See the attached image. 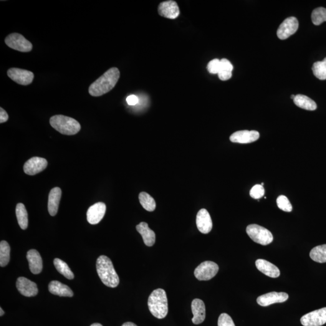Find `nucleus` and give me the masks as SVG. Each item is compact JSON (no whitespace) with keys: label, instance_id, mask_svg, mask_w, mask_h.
Segmentation results:
<instances>
[{"label":"nucleus","instance_id":"12","mask_svg":"<svg viewBox=\"0 0 326 326\" xmlns=\"http://www.w3.org/2000/svg\"><path fill=\"white\" fill-rule=\"evenodd\" d=\"M289 298L287 293L271 292L267 293L257 298V302L261 307H268L277 303H284Z\"/></svg>","mask_w":326,"mask_h":326},{"label":"nucleus","instance_id":"23","mask_svg":"<svg viewBox=\"0 0 326 326\" xmlns=\"http://www.w3.org/2000/svg\"><path fill=\"white\" fill-rule=\"evenodd\" d=\"M49 290L51 294L58 296L68 297L73 296V292L68 286L62 284L57 280L50 283Z\"/></svg>","mask_w":326,"mask_h":326},{"label":"nucleus","instance_id":"39","mask_svg":"<svg viewBox=\"0 0 326 326\" xmlns=\"http://www.w3.org/2000/svg\"><path fill=\"white\" fill-rule=\"evenodd\" d=\"M122 326H137L134 323H131V322H126L125 323H124V324Z\"/></svg>","mask_w":326,"mask_h":326},{"label":"nucleus","instance_id":"1","mask_svg":"<svg viewBox=\"0 0 326 326\" xmlns=\"http://www.w3.org/2000/svg\"><path fill=\"white\" fill-rule=\"evenodd\" d=\"M120 75V71L117 68H110L90 85L88 92L93 97H99L107 94L115 87Z\"/></svg>","mask_w":326,"mask_h":326},{"label":"nucleus","instance_id":"28","mask_svg":"<svg viewBox=\"0 0 326 326\" xmlns=\"http://www.w3.org/2000/svg\"><path fill=\"white\" fill-rule=\"evenodd\" d=\"M310 257L313 261L318 263L326 262V244L313 248L310 252Z\"/></svg>","mask_w":326,"mask_h":326},{"label":"nucleus","instance_id":"7","mask_svg":"<svg viewBox=\"0 0 326 326\" xmlns=\"http://www.w3.org/2000/svg\"><path fill=\"white\" fill-rule=\"evenodd\" d=\"M219 271V267L216 263L206 261L202 263L194 270V276L200 281H207L216 276Z\"/></svg>","mask_w":326,"mask_h":326},{"label":"nucleus","instance_id":"26","mask_svg":"<svg viewBox=\"0 0 326 326\" xmlns=\"http://www.w3.org/2000/svg\"><path fill=\"white\" fill-rule=\"evenodd\" d=\"M16 215L18 222L21 229L26 230L28 227V214L24 205L22 203L17 204L16 207Z\"/></svg>","mask_w":326,"mask_h":326},{"label":"nucleus","instance_id":"25","mask_svg":"<svg viewBox=\"0 0 326 326\" xmlns=\"http://www.w3.org/2000/svg\"><path fill=\"white\" fill-rule=\"evenodd\" d=\"M233 66L228 59H222L221 60V68L218 73V77L221 80H227L232 77V71Z\"/></svg>","mask_w":326,"mask_h":326},{"label":"nucleus","instance_id":"24","mask_svg":"<svg viewBox=\"0 0 326 326\" xmlns=\"http://www.w3.org/2000/svg\"><path fill=\"white\" fill-rule=\"evenodd\" d=\"M294 102L297 107L306 110L314 111L317 108V104L314 101L305 95H297L295 96Z\"/></svg>","mask_w":326,"mask_h":326},{"label":"nucleus","instance_id":"27","mask_svg":"<svg viewBox=\"0 0 326 326\" xmlns=\"http://www.w3.org/2000/svg\"><path fill=\"white\" fill-rule=\"evenodd\" d=\"M54 265L57 268V271L64 275L65 278L68 280L74 279L75 275L72 270L70 269L68 265L63 260L59 259H55L54 260Z\"/></svg>","mask_w":326,"mask_h":326},{"label":"nucleus","instance_id":"41","mask_svg":"<svg viewBox=\"0 0 326 326\" xmlns=\"http://www.w3.org/2000/svg\"><path fill=\"white\" fill-rule=\"evenodd\" d=\"M90 326H103L101 324H99V323H94V324H92Z\"/></svg>","mask_w":326,"mask_h":326},{"label":"nucleus","instance_id":"42","mask_svg":"<svg viewBox=\"0 0 326 326\" xmlns=\"http://www.w3.org/2000/svg\"><path fill=\"white\" fill-rule=\"evenodd\" d=\"M295 97V96L293 95L291 96V97H291V98H292V99L294 100Z\"/></svg>","mask_w":326,"mask_h":326},{"label":"nucleus","instance_id":"15","mask_svg":"<svg viewBox=\"0 0 326 326\" xmlns=\"http://www.w3.org/2000/svg\"><path fill=\"white\" fill-rule=\"evenodd\" d=\"M106 205L103 203H97L88 209L87 217L90 224L96 225L99 223L104 217L106 212Z\"/></svg>","mask_w":326,"mask_h":326},{"label":"nucleus","instance_id":"36","mask_svg":"<svg viewBox=\"0 0 326 326\" xmlns=\"http://www.w3.org/2000/svg\"><path fill=\"white\" fill-rule=\"evenodd\" d=\"M221 68V60L214 59L211 60L207 65V70L211 74H218Z\"/></svg>","mask_w":326,"mask_h":326},{"label":"nucleus","instance_id":"19","mask_svg":"<svg viewBox=\"0 0 326 326\" xmlns=\"http://www.w3.org/2000/svg\"><path fill=\"white\" fill-rule=\"evenodd\" d=\"M30 271L34 274H38L42 270V260L39 252L36 249H30L27 253Z\"/></svg>","mask_w":326,"mask_h":326},{"label":"nucleus","instance_id":"13","mask_svg":"<svg viewBox=\"0 0 326 326\" xmlns=\"http://www.w3.org/2000/svg\"><path fill=\"white\" fill-rule=\"evenodd\" d=\"M16 286L20 294L24 296L34 297L38 293L37 284L23 277H19L17 279Z\"/></svg>","mask_w":326,"mask_h":326},{"label":"nucleus","instance_id":"30","mask_svg":"<svg viewBox=\"0 0 326 326\" xmlns=\"http://www.w3.org/2000/svg\"><path fill=\"white\" fill-rule=\"evenodd\" d=\"M11 248L6 241H2L0 243V266L6 267L10 260Z\"/></svg>","mask_w":326,"mask_h":326},{"label":"nucleus","instance_id":"38","mask_svg":"<svg viewBox=\"0 0 326 326\" xmlns=\"http://www.w3.org/2000/svg\"><path fill=\"white\" fill-rule=\"evenodd\" d=\"M9 119V115L6 111L0 108V123H2L7 122Z\"/></svg>","mask_w":326,"mask_h":326},{"label":"nucleus","instance_id":"20","mask_svg":"<svg viewBox=\"0 0 326 326\" xmlns=\"http://www.w3.org/2000/svg\"><path fill=\"white\" fill-rule=\"evenodd\" d=\"M256 266L260 272L267 275V276L271 278H277L280 276V271L279 269L275 265L266 260H257Z\"/></svg>","mask_w":326,"mask_h":326},{"label":"nucleus","instance_id":"14","mask_svg":"<svg viewBox=\"0 0 326 326\" xmlns=\"http://www.w3.org/2000/svg\"><path fill=\"white\" fill-rule=\"evenodd\" d=\"M260 137L259 132L256 131H239L232 134L230 140L232 143L247 144L254 142Z\"/></svg>","mask_w":326,"mask_h":326},{"label":"nucleus","instance_id":"6","mask_svg":"<svg viewBox=\"0 0 326 326\" xmlns=\"http://www.w3.org/2000/svg\"><path fill=\"white\" fill-rule=\"evenodd\" d=\"M5 43L11 49L20 52H30L33 49L31 42L18 33H13L5 38Z\"/></svg>","mask_w":326,"mask_h":326},{"label":"nucleus","instance_id":"16","mask_svg":"<svg viewBox=\"0 0 326 326\" xmlns=\"http://www.w3.org/2000/svg\"><path fill=\"white\" fill-rule=\"evenodd\" d=\"M158 14L166 19H175L179 15L178 4L173 0L161 2L158 6Z\"/></svg>","mask_w":326,"mask_h":326},{"label":"nucleus","instance_id":"40","mask_svg":"<svg viewBox=\"0 0 326 326\" xmlns=\"http://www.w3.org/2000/svg\"><path fill=\"white\" fill-rule=\"evenodd\" d=\"M0 312H1V313H0V316L2 317V316L4 314V312L3 311V310H2L1 307H0Z\"/></svg>","mask_w":326,"mask_h":326},{"label":"nucleus","instance_id":"8","mask_svg":"<svg viewBox=\"0 0 326 326\" xmlns=\"http://www.w3.org/2000/svg\"><path fill=\"white\" fill-rule=\"evenodd\" d=\"M7 74L13 81L21 85L31 84L34 79V73L18 68H10L7 70Z\"/></svg>","mask_w":326,"mask_h":326},{"label":"nucleus","instance_id":"9","mask_svg":"<svg viewBox=\"0 0 326 326\" xmlns=\"http://www.w3.org/2000/svg\"><path fill=\"white\" fill-rule=\"evenodd\" d=\"M304 326H322L326 323V307L314 310L303 316L300 320Z\"/></svg>","mask_w":326,"mask_h":326},{"label":"nucleus","instance_id":"21","mask_svg":"<svg viewBox=\"0 0 326 326\" xmlns=\"http://www.w3.org/2000/svg\"><path fill=\"white\" fill-rule=\"evenodd\" d=\"M62 191L59 188H55L50 191L48 201V211L50 215L55 216L57 214L61 198Z\"/></svg>","mask_w":326,"mask_h":326},{"label":"nucleus","instance_id":"5","mask_svg":"<svg viewBox=\"0 0 326 326\" xmlns=\"http://www.w3.org/2000/svg\"><path fill=\"white\" fill-rule=\"evenodd\" d=\"M247 232L250 238L256 243L268 245L273 241V236L268 230L257 224L249 225Z\"/></svg>","mask_w":326,"mask_h":326},{"label":"nucleus","instance_id":"10","mask_svg":"<svg viewBox=\"0 0 326 326\" xmlns=\"http://www.w3.org/2000/svg\"><path fill=\"white\" fill-rule=\"evenodd\" d=\"M299 28V21L295 17L286 19L277 30V35L279 39L284 40L294 34Z\"/></svg>","mask_w":326,"mask_h":326},{"label":"nucleus","instance_id":"3","mask_svg":"<svg viewBox=\"0 0 326 326\" xmlns=\"http://www.w3.org/2000/svg\"><path fill=\"white\" fill-rule=\"evenodd\" d=\"M149 309L152 315L158 319L165 318L168 313V301L166 292L163 289H156L148 299Z\"/></svg>","mask_w":326,"mask_h":326},{"label":"nucleus","instance_id":"17","mask_svg":"<svg viewBox=\"0 0 326 326\" xmlns=\"http://www.w3.org/2000/svg\"><path fill=\"white\" fill-rule=\"evenodd\" d=\"M196 226L199 231L203 234H208L211 231L213 223L211 215L206 209H201L196 216Z\"/></svg>","mask_w":326,"mask_h":326},{"label":"nucleus","instance_id":"22","mask_svg":"<svg viewBox=\"0 0 326 326\" xmlns=\"http://www.w3.org/2000/svg\"><path fill=\"white\" fill-rule=\"evenodd\" d=\"M136 230L141 235L146 246H153L155 242V234L146 222H141L136 227Z\"/></svg>","mask_w":326,"mask_h":326},{"label":"nucleus","instance_id":"34","mask_svg":"<svg viewBox=\"0 0 326 326\" xmlns=\"http://www.w3.org/2000/svg\"><path fill=\"white\" fill-rule=\"evenodd\" d=\"M265 192L264 187L260 185V184H256V185L252 187L251 191H250L249 194L251 198L259 199L264 196Z\"/></svg>","mask_w":326,"mask_h":326},{"label":"nucleus","instance_id":"2","mask_svg":"<svg viewBox=\"0 0 326 326\" xmlns=\"http://www.w3.org/2000/svg\"><path fill=\"white\" fill-rule=\"evenodd\" d=\"M98 277L103 284L110 288L117 287L120 280L110 259L106 256H100L96 262Z\"/></svg>","mask_w":326,"mask_h":326},{"label":"nucleus","instance_id":"37","mask_svg":"<svg viewBox=\"0 0 326 326\" xmlns=\"http://www.w3.org/2000/svg\"><path fill=\"white\" fill-rule=\"evenodd\" d=\"M126 101H127L128 105L131 106L135 105L137 104V103L139 102L137 96H136L135 95H131L130 96H128L127 98H126Z\"/></svg>","mask_w":326,"mask_h":326},{"label":"nucleus","instance_id":"33","mask_svg":"<svg viewBox=\"0 0 326 326\" xmlns=\"http://www.w3.org/2000/svg\"><path fill=\"white\" fill-rule=\"evenodd\" d=\"M277 204L278 207L283 211L290 212L292 211V205L287 196L281 195L278 197Z\"/></svg>","mask_w":326,"mask_h":326},{"label":"nucleus","instance_id":"32","mask_svg":"<svg viewBox=\"0 0 326 326\" xmlns=\"http://www.w3.org/2000/svg\"><path fill=\"white\" fill-rule=\"evenodd\" d=\"M313 24L319 26L323 22L326 21V9L320 7L313 10L311 15Z\"/></svg>","mask_w":326,"mask_h":326},{"label":"nucleus","instance_id":"11","mask_svg":"<svg viewBox=\"0 0 326 326\" xmlns=\"http://www.w3.org/2000/svg\"><path fill=\"white\" fill-rule=\"evenodd\" d=\"M47 164V161L45 159L35 156L29 159L25 163L24 171L27 175H35L46 169Z\"/></svg>","mask_w":326,"mask_h":326},{"label":"nucleus","instance_id":"35","mask_svg":"<svg viewBox=\"0 0 326 326\" xmlns=\"http://www.w3.org/2000/svg\"><path fill=\"white\" fill-rule=\"evenodd\" d=\"M217 324L218 326H236L230 316L226 313H222L219 316Z\"/></svg>","mask_w":326,"mask_h":326},{"label":"nucleus","instance_id":"18","mask_svg":"<svg viewBox=\"0 0 326 326\" xmlns=\"http://www.w3.org/2000/svg\"><path fill=\"white\" fill-rule=\"evenodd\" d=\"M191 307L193 314L192 322L194 325L201 324L206 318V307L203 301L198 299H194Z\"/></svg>","mask_w":326,"mask_h":326},{"label":"nucleus","instance_id":"4","mask_svg":"<svg viewBox=\"0 0 326 326\" xmlns=\"http://www.w3.org/2000/svg\"><path fill=\"white\" fill-rule=\"evenodd\" d=\"M50 124L58 132L67 135L77 134L81 129L77 120L63 115L53 116L50 118Z\"/></svg>","mask_w":326,"mask_h":326},{"label":"nucleus","instance_id":"31","mask_svg":"<svg viewBox=\"0 0 326 326\" xmlns=\"http://www.w3.org/2000/svg\"><path fill=\"white\" fill-rule=\"evenodd\" d=\"M312 72L313 75L318 79H326V58L322 61L316 62L313 64Z\"/></svg>","mask_w":326,"mask_h":326},{"label":"nucleus","instance_id":"29","mask_svg":"<svg viewBox=\"0 0 326 326\" xmlns=\"http://www.w3.org/2000/svg\"><path fill=\"white\" fill-rule=\"evenodd\" d=\"M139 200L144 209L148 211H153L156 208V203L150 194L146 192H141L139 194Z\"/></svg>","mask_w":326,"mask_h":326},{"label":"nucleus","instance_id":"43","mask_svg":"<svg viewBox=\"0 0 326 326\" xmlns=\"http://www.w3.org/2000/svg\"><path fill=\"white\" fill-rule=\"evenodd\" d=\"M264 183H262L261 185L263 186H264Z\"/></svg>","mask_w":326,"mask_h":326}]
</instances>
